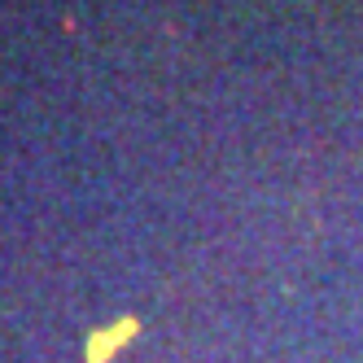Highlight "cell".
<instances>
[{
  "label": "cell",
  "instance_id": "obj_1",
  "mask_svg": "<svg viewBox=\"0 0 363 363\" xmlns=\"http://www.w3.org/2000/svg\"><path fill=\"white\" fill-rule=\"evenodd\" d=\"M136 333V324L132 320H123L118 328H110V333H101V337H92V363H101V359H110V350L123 342V337H132Z\"/></svg>",
  "mask_w": 363,
  "mask_h": 363
}]
</instances>
